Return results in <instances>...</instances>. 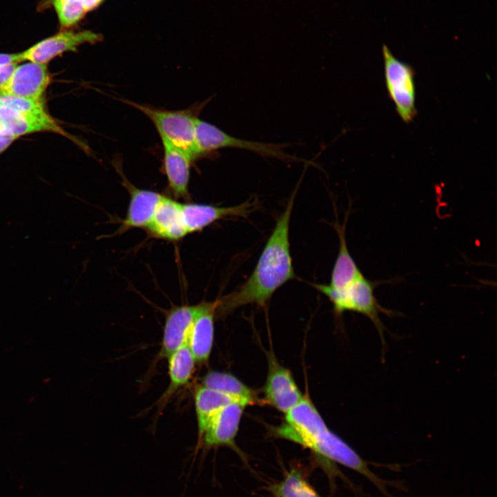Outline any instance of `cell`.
Here are the masks:
<instances>
[{"label":"cell","mask_w":497,"mask_h":497,"mask_svg":"<svg viewBox=\"0 0 497 497\" xmlns=\"http://www.w3.org/2000/svg\"><path fill=\"white\" fill-rule=\"evenodd\" d=\"M257 205V200L246 201L237 206L220 207L211 204L182 203V212L188 233L202 231L215 222L230 217H245Z\"/></svg>","instance_id":"obj_13"},{"label":"cell","mask_w":497,"mask_h":497,"mask_svg":"<svg viewBox=\"0 0 497 497\" xmlns=\"http://www.w3.org/2000/svg\"><path fill=\"white\" fill-rule=\"evenodd\" d=\"M22 61L21 52L18 53H0V66L17 64Z\"/></svg>","instance_id":"obj_25"},{"label":"cell","mask_w":497,"mask_h":497,"mask_svg":"<svg viewBox=\"0 0 497 497\" xmlns=\"http://www.w3.org/2000/svg\"><path fill=\"white\" fill-rule=\"evenodd\" d=\"M381 283L380 281L369 280L363 275L340 289H331L327 284H314L313 286L328 298L338 316H341L345 311H353L369 318L380 336L383 355L386 348L384 332L387 328L380 318V313L393 316L397 312L383 307L378 302L374 291Z\"/></svg>","instance_id":"obj_2"},{"label":"cell","mask_w":497,"mask_h":497,"mask_svg":"<svg viewBox=\"0 0 497 497\" xmlns=\"http://www.w3.org/2000/svg\"><path fill=\"white\" fill-rule=\"evenodd\" d=\"M346 222L347 220L341 225L335 222L333 225L339 237V249L330 282L327 284L333 289H342L363 275L348 250L345 235Z\"/></svg>","instance_id":"obj_19"},{"label":"cell","mask_w":497,"mask_h":497,"mask_svg":"<svg viewBox=\"0 0 497 497\" xmlns=\"http://www.w3.org/2000/svg\"><path fill=\"white\" fill-rule=\"evenodd\" d=\"M246 407L244 403L234 402L221 409L208 424L197 443L196 451L200 447L208 450L221 446L233 447Z\"/></svg>","instance_id":"obj_11"},{"label":"cell","mask_w":497,"mask_h":497,"mask_svg":"<svg viewBox=\"0 0 497 497\" xmlns=\"http://www.w3.org/2000/svg\"><path fill=\"white\" fill-rule=\"evenodd\" d=\"M17 138L19 137L6 130L0 131V153Z\"/></svg>","instance_id":"obj_24"},{"label":"cell","mask_w":497,"mask_h":497,"mask_svg":"<svg viewBox=\"0 0 497 497\" xmlns=\"http://www.w3.org/2000/svg\"><path fill=\"white\" fill-rule=\"evenodd\" d=\"M382 55L388 94L400 117L408 124L416 115L414 70L396 58L387 46L382 47Z\"/></svg>","instance_id":"obj_5"},{"label":"cell","mask_w":497,"mask_h":497,"mask_svg":"<svg viewBox=\"0 0 497 497\" xmlns=\"http://www.w3.org/2000/svg\"><path fill=\"white\" fill-rule=\"evenodd\" d=\"M195 144L199 157L210 155L224 148H235L253 152L264 157L289 162L311 163L289 154L285 149L291 144L265 143L246 140L230 135L212 124L198 118L195 124Z\"/></svg>","instance_id":"obj_4"},{"label":"cell","mask_w":497,"mask_h":497,"mask_svg":"<svg viewBox=\"0 0 497 497\" xmlns=\"http://www.w3.org/2000/svg\"><path fill=\"white\" fill-rule=\"evenodd\" d=\"M2 130H6L17 137L39 132H52L68 136L44 107L31 110H17L0 106V131Z\"/></svg>","instance_id":"obj_10"},{"label":"cell","mask_w":497,"mask_h":497,"mask_svg":"<svg viewBox=\"0 0 497 497\" xmlns=\"http://www.w3.org/2000/svg\"><path fill=\"white\" fill-rule=\"evenodd\" d=\"M153 237L175 242L187 235L182 203L164 195L149 224L145 228Z\"/></svg>","instance_id":"obj_15"},{"label":"cell","mask_w":497,"mask_h":497,"mask_svg":"<svg viewBox=\"0 0 497 497\" xmlns=\"http://www.w3.org/2000/svg\"><path fill=\"white\" fill-rule=\"evenodd\" d=\"M193 398L197 423V442L209 422L221 409L232 402H239L226 394L201 384L195 387Z\"/></svg>","instance_id":"obj_20"},{"label":"cell","mask_w":497,"mask_h":497,"mask_svg":"<svg viewBox=\"0 0 497 497\" xmlns=\"http://www.w3.org/2000/svg\"><path fill=\"white\" fill-rule=\"evenodd\" d=\"M102 39L101 35L90 30H65L46 38L21 52L22 61L47 64L66 52H76L84 43L95 44Z\"/></svg>","instance_id":"obj_7"},{"label":"cell","mask_w":497,"mask_h":497,"mask_svg":"<svg viewBox=\"0 0 497 497\" xmlns=\"http://www.w3.org/2000/svg\"><path fill=\"white\" fill-rule=\"evenodd\" d=\"M164 168L170 193L175 199H189L188 184L192 159L184 151L166 143Z\"/></svg>","instance_id":"obj_17"},{"label":"cell","mask_w":497,"mask_h":497,"mask_svg":"<svg viewBox=\"0 0 497 497\" xmlns=\"http://www.w3.org/2000/svg\"><path fill=\"white\" fill-rule=\"evenodd\" d=\"M50 77L47 64L29 61L17 66L8 79L0 86V95L42 100Z\"/></svg>","instance_id":"obj_8"},{"label":"cell","mask_w":497,"mask_h":497,"mask_svg":"<svg viewBox=\"0 0 497 497\" xmlns=\"http://www.w3.org/2000/svg\"><path fill=\"white\" fill-rule=\"evenodd\" d=\"M275 497H319L298 469H291L283 480L270 487Z\"/></svg>","instance_id":"obj_23"},{"label":"cell","mask_w":497,"mask_h":497,"mask_svg":"<svg viewBox=\"0 0 497 497\" xmlns=\"http://www.w3.org/2000/svg\"><path fill=\"white\" fill-rule=\"evenodd\" d=\"M285 414V421L274 431L276 436L303 447L318 433L327 427L309 398H303Z\"/></svg>","instance_id":"obj_6"},{"label":"cell","mask_w":497,"mask_h":497,"mask_svg":"<svg viewBox=\"0 0 497 497\" xmlns=\"http://www.w3.org/2000/svg\"><path fill=\"white\" fill-rule=\"evenodd\" d=\"M217 300L204 301V305L189 331L186 344L195 360L204 363L209 359L214 339V322Z\"/></svg>","instance_id":"obj_16"},{"label":"cell","mask_w":497,"mask_h":497,"mask_svg":"<svg viewBox=\"0 0 497 497\" xmlns=\"http://www.w3.org/2000/svg\"><path fill=\"white\" fill-rule=\"evenodd\" d=\"M204 301L193 305L173 306L166 313L160 358H167L177 349L186 344L191 326L202 310Z\"/></svg>","instance_id":"obj_12"},{"label":"cell","mask_w":497,"mask_h":497,"mask_svg":"<svg viewBox=\"0 0 497 497\" xmlns=\"http://www.w3.org/2000/svg\"><path fill=\"white\" fill-rule=\"evenodd\" d=\"M115 166L122 179L123 186L130 195L126 216L121 220L116 234H121L135 228L145 229L151 221L164 195L156 191L136 187L126 177L116 162Z\"/></svg>","instance_id":"obj_9"},{"label":"cell","mask_w":497,"mask_h":497,"mask_svg":"<svg viewBox=\"0 0 497 497\" xmlns=\"http://www.w3.org/2000/svg\"><path fill=\"white\" fill-rule=\"evenodd\" d=\"M166 359L168 362L169 384L156 402L159 411L166 406L179 389L188 384L193 377L196 363L186 344L175 351Z\"/></svg>","instance_id":"obj_18"},{"label":"cell","mask_w":497,"mask_h":497,"mask_svg":"<svg viewBox=\"0 0 497 497\" xmlns=\"http://www.w3.org/2000/svg\"><path fill=\"white\" fill-rule=\"evenodd\" d=\"M264 395L267 402L284 413L304 397L291 372L271 358H269Z\"/></svg>","instance_id":"obj_14"},{"label":"cell","mask_w":497,"mask_h":497,"mask_svg":"<svg viewBox=\"0 0 497 497\" xmlns=\"http://www.w3.org/2000/svg\"><path fill=\"white\" fill-rule=\"evenodd\" d=\"M121 101L149 118L156 128L162 143L184 151L193 161L197 158L195 144V124L199 118V112L208 100L180 110L163 109L128 99Z\"/></svg>","instance_id":"obj_3"},{"label":"cell","mask_w":497,"mask_h":497,"mask_svg":"<svg viewBox=\"0 0 497 497\" xmlns=\"http://www.w3.org/2000/svg\"><path fill=\"white\" fill-rule=\"evenodd\" d=\"M295 189L284 212L277 218L249 278L233 292L217 299L216 314L226 315L241 306H264L274 292L295 278L289 246V223Z\"/></svg>","instance_id":"obj_1"},{"label":"cell","mask_w":497,"mask_h":497,"mask_svg":"<svg viewBox=\"0 0 497 497\" xmlns=\"http://www.w3.org/2000/svg\"><path fill=\"white\" fill-rule=\"evenodd\" d=\"M17 66V64H12L0 66V86L8 79Z\"/></svg>","instance_id":"obj_26"},{"label":"cell","mask_w":497,"mask_h":497,"mask_svg":"<svg viewBox=\"0 0 497 497\" xmlns=\"http://www.w3.org/2000/svg\"><path fill=\"white\" fill-rule=\"evenodd\" d=\"M104 0H51L60 25L68 28L78 23Z\"/></svg>","instance_id":"obj_22"},{"label":"cell","mask_w":497,"mask_h":497,"mask_svg":"<svg viewBox=\"0 0 497 497\" xmlns=\"http://www.w3.org/2000/svg\"><path fill=\"white\" fill-rule=\"evenodd\" d=\"M201 385L226 394L246 406L258 402L255 392L234 376L220 371H208Z\"/></svg>","instance_id":"obj_21"}]
</instances>
